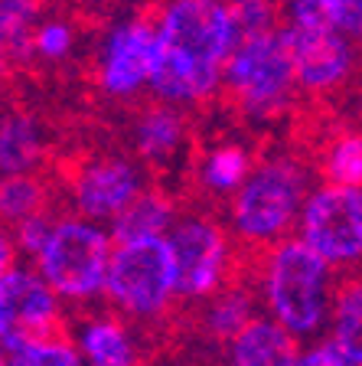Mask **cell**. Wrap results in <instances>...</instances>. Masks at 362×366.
<instances>
[{"label":"cell","mask_w":362,"mask_h":366,"mask_svg":"<svg viewBox=\"0 0 362 366\" xmlns=\"http://www.w3.org/2000/svg\"><path fill=\"white\" fill-rule=\"evenodd\" d=\"M291 330L268 317H255L235 340H228V363L232 366H297L301 350Z\"/></svg>","instance_id":"cell-13"},{"label":"cell","mask_w":362,"mask_h":366,"mask_svg":"<svg viewBox=\"0 0 362 366\" xmlns=\"http://www.w3.org/2000/svg\"><path fill=\"white\" fill-rule=\"evenodd\" d=\"M176 262V285L180 297H212L226 282L228 242L222 229L209 219L186 216L176 219L166 232Z\"/></svg>","instance_id":"cell-9"},{"label":"cell","mask_w":362,"mask_h":366,"mask_svg":"<svg viewBox=\"0 0 362 366\" xmlns=\"http://www.w3.org/2000/svg\"><path fill=\"white\" fill-rule=\"evenodd\" d=\"M330 340L353 366H362V278L333 295Z\"/></svg>","instance_id":"cell-16"},{"label":"cell","mask_w":362,"mask_h":366,"mask_svg":"<svg viewBox=\"0 0 362 366\" xmlns=\"http://www.w3.org/2000/svg\"><path fill=\"white\" fill-rule=\"evenodd\" d=\"M183 137H186V124H183L176 105H170V102L147 108L134 128V144L141 157L157 160V164L174 157L176 147L183 144Z\"/></svg>","instance_id":"cell-14"},{"label":"cell","mask_w":362,"mask_h":366,"mask_svg":"<svg viewBox=\"0 0 362 366\" xmlns=\"http://www.w3.org/2000/svg\"><path fill=\"white\" fill-rule=\"evenodd\" d=\"M226 85L251 118H268L281 112L297 85L294 56L287 26L238 39L226 62Z\"/></svg>","instance_id":"cell-5"},{"label":"cell","mask_w":362,"mask_h":366,"mask_svg":"<svg viewBox=\"0 0 362 366\" xmlns=\"http://www.w3.org/2000/svg\"><path fill=\"white\" fill-rule=\"evenodd\" d=\"M251 177V157L235 144L212 147L199 160V183L212 193H238L241 183Z\"/></svg>","instance_id":"cell-19"},{"label":"cell","mask_w":362,"mask_h":366,"mask_svg":"<svg viewBox=\"0 0 362 366\" xmlns=\"http://www.w3.org/2000/svg\"><path fill=\"white\" fill-rule=\"evenodd\" d=\"M323 177L346 187H362V134H340L323 154Z\"/></svg>","instance_id":"cell-24"},{"label":"cell","mask_w":362,"mask_h":366,"mask_svg":"<svg viewBox=\"0 0 362 366\" xmlns=\"http://www.w3.org/2000/svg\"><path fill=\"white\" fill-rule=\"evenodd\" d=\"M297 85L307 92H330L353 72V39L343 30H294L287 26Z\"/></svg>","instance_id":"cell-11"},{"label":"cell","mask_w":362,"mask_h":366,"mask_svg":"<svg viewBox=\"0 0 362 366\" xmlns=\"http://www.w3.org/2000/svg\"><path fill=\"white\" fill-rule=\"evenodd\" d=\"M79 213L89 219L114 222L137 197H141V174L124 157H101L79 170L72 187Z\"/></svg>","instance_id":"cell-12"},{"label":"cell","mask_w":362,"mask_h":366,"mask_svg":"<svg viewBox=\"0 0 362 366\" xmlns=\"http://www.w3.org/2000/svg\"><path fill=\"white\" fill-rule=\"evenodd\" d=\"M85 366H134V340L114 317H95L79 330Z\"/></svg>","instance_id":"cell-15"},{"label":"cell","mask_w":362,"mask_h":366,"mask_svg":"<svg viewBox=\"0 0 362 366\" xmlns=\"http://www.w3.org/2000/svg\"><path fill=\"white\" fill-rule=\"evenodd\" d=\"M284 26H294V30H333L336 26V0H287Z\"/></svg>","instance_id":"cell-26"},{"label":"cell","mask_w":362,"mask_h":366,"mask_svg":"<svg viewBox=\"0 0 362 366\" xmlns=\"http://www.w3.org/2000/svg\"><path fill=\"white\" fill-rule=\"evenodd\" d=\"M157 66V26L151 20H121L101 43L99 85L111 99H131L151 89Z\"/></svg>","instance_id":"cell-10"},{"label":"cell","mask_w":362,"mask_h":366,"mask_svg":"<svg viewBox=\"0 0 362 366\" xmlns=\"http://www.w3.org/2000/svg\"><path fill=\"white\" fill-rule=\"evenodd\" d=\"M333 265L301 236L281 239L261 268V295L268 314L301 340L330 327Z\"/></svg>","instance_id":"cell-2"},{"label":"cell","mask_w":362,"mask_h":366,"mask_svg":"<svg viewBox=\"0 0 362 366\" xmlns=\"http://www.w3.org/2000/svg\"><path fill=\"white\" fill-rule=\"evenodd\" d=\"M336 26L353 43H362V0H336Z\"/></svg>","instance_id":"cell-29"},{"label":"cell","mask_w":362,"mask_h":366,"mask_svg":"<svg viewBox=\"0 0 362 366\" xmlns=\"http://www.w3.org/2000/svg\"><path fill=\"white\" fill-rule=\"evenodd\" d=\"M174 206L166 203L160 193H141L134 203L111 222L114 242L124 239H151V236H166L174 229Z\"/></svg>","instance_id":"cell-17"},{"label":"cell","mask_w":362,"mask_h":366,"mask_svg":"<svg viewBox=\"0 0 362 366\" xmlns=\"http://www.w3.org/2000/svg\"><path fill=\"white\" fill-rule=\"evenodd\" d=\"M7 366H85V357L79 350V343L72 347L69 340L49 334L20 343L16 350H7Z\"/></svg>","instance_id":"cell-23"},{"label":"cell","mask_w":362,"mask_h":366,"mask_svg":"<svg viewBox=\"0 0 362 366\" xmlns=\"http://www.w3.org/2000/svg\"><path fill=\"white\" fill-rule=\"evenodd\" d=\"M59 320V295L39 272L30 268H4L0 278V343L4 353L20 343L56 334Z\"/></svg>","instance_id":"cell-8"},{"label":"cell","mask_w":362,"mask_h":366,"mask_svg":"<svg viewBox=\"0 0 362 366\" xmlns=\"http://www.w3.org/2000/svg\"><path fill=\"white\" fill-rule=\"evenodd\" d=\"M151 92L170 105H196L226 82L235 49L228 0H166L157 20Z\"/></svg>","instance_id":"cell-1"},{"label":"cell","mask_w":362,"mask_h":366,"mask_svg":"<svg viewBox=\"0 0 362 366\" xmlns=\"http://www.w3.org/2000/svg\"><path fill=\"white\" fill-rule=\"evenodd\" d=\"M36 0H0V36L7 53L26 59L33 53V33L39 26Z\"/></svg>","instance_id":"cell-21"},{"label":"cell","mask_w":362,"mask_h":366,"mask_svg":"<svg viewBox=\"0 0 362 366\" xmlns=\"http://www.w3.org/2000/svg\"><path fill=\"white\" fill-rule=\"evenodd\" d=\"M43 157V137L33 118L26 114H7L0 128V167L4 177L10 174H30Z\"/></svg>","instance_id":"cell-18"},{"label":"cell","mask_w":362,"mask_h":366,"mask_svg":"<svg viewBox=\"0 0 362 366\" xmlns=\"http://www.w3.org/2000/svg\"><path fill=\"white\" fill-rule=\"evenodd\" d=\"M255 317L258 314H255V305H251L248 291L228 288L212 297L203 320H206V330H209L216 340H235Z\"/></svg>","instance_id":"cell-20"},{"label":"cell","mask_w":362,"mask_h":366,"mask_svg":"<svg viewBox=\"0 0 362 366\" xmlns=\"http://www.w3.org/2000/svg\"><path fill=\"white\" fill-rule=\"evenodd\" d=\"M114 236L95 219H56L46 249L36 255V272L66 301H89L105 291Z\"/></svg>","instance_id":"cell-4"},{"label":"cell","mask_w":362,"mask_h":366,"mask_svg":"<svg viewBox=\"0 0 362 366\" xmlns=\"http://www.w3.org/2000/svg\"><path fill=\"white\" fill-rule=\"evenodd\" d=\"M228 10H232L235 43L258 36V33L278 30V14H274L271 0H228Z\"/></svg>","instance_id":"cell-25"},{"label":"cell","mask_w":362,"mask_h":366,"mask_svg":"<svg viewBox=\"0 0 362 366\" xmlns=\"http://www.w3.org/2000/svg\"><path fill=\"white\" fill-rule=\"evenodd\" d=\"M297 366H353L340 350H336V343L326 340V343H317V347H310L307 353H301Z\"/></svg>","instance_id":"cell-30"},{"label":"cell","mask_w":362,"mask_h":366,"mask_svg":"<svg viewBox=\"0 0 362 366\" xmlns=\"http://www.w3.org/2000/svg\"><path fill=\"white\" fill-rule=\"evenodd\" d=\"M56 229V219H49V213H36L30 219L16 222V232H14V245L23 252V255H30L36 262V255L46 249L49 236H53Z\"/></svg>","instance_id":"cell-28"},{"label":"cell","mask_w":362,"mask_h":366,"mask_svg":"<svg viewBox=\"0 0 362 366\" xmlns=\"http://www.w3.org/2000/svg\"><path fill=\"white\" fill-rule=\"evenodd\" d=\"M46 187L33 174H10L0 187V209L7 222H23L36 213H46Z\"/></svg>","instance_id":"cell-22"},{"label":"cell","mask_w":362,"mask_h":366,"mask_svg":"<svg viewBox=\"0 0 362 366\" xmlns=\"http://www.w3.org/2000/svg\"><path fill=\"white\" fill-rule=\"evenodd\" d=\"M72 46H76V30L66 20H43L33 33V53L39 59L59 62L72 53Z\"/></svg>","instance_id":"cell-27"},{"label":"cell","mask_w":362,"mask_h":366,"mask_svg":"<svg viewBox=\"0 0 362 366\" xmlns=\"http://www.w3.org/2000/svg\"><path fill=\"white\" fill-rule=\"evenodd\" d=\"M105 295L114 307L131 317H154L164 311L180 295L170 239L151 236L114 242Z\"/></svg>","instance_id":"cell-6"},{"label":"cell","mask_w":362,"mask_h":366,"mask_svg":"<svg viewBox=\"0 0 362 366\" xmlns=\"http://www.w3.org/2000/svg\"><path fill=\"white\" fill-rule=\"evenodd\" d=\"M297 236L333 268L362 262V187L320 183L297 219Z\"/></svg>","instance_id":"cell-7"},{"label":"cell","mask_w":362,"mask_h":366,"mask_svg":"<svg viewBox=\"0 0 362 366\" xmlns=\"http://www.w3.org/2000/svg\"><path fill=\"white\" fill-rule=\"evenodd\" d=\"M307 174L297 160L274 157L251 170L232 199V226L245 242L271 245L301 219L307 203Z\"/></svg>","instance_id":"cell-3"}]
</instances>
